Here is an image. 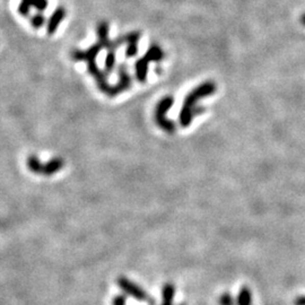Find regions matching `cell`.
Wrapping results in <instances>:
<instances>
[{
  "instance_id": "cell-1",
  "label": "cell",
  "mask_w": 305,
  "mask_h": 305,
  "mask_svg": "<svg viewBox=\"0 0 305 305\" xmlns=\"http://www.w3.org/2000/svg\"><path fill=\"white\" fill-rule=\"evenodd\" d=\"M216 92V84L212 81L201 83L196 88L188 94L183 99L180 114H179V122L183 128H188L191 124L192 120L198 114H201L205 110L201 107H198V102L201 98L213 95Z\"/></svg>"
},
{
  "instance_id": "cell-2",
  "label": "cell",
  "mask_w": 305,
  "mask_h": 305,
  "mask_svg": "<svg viewBox=\"0 0 305 305\" xmlns=\"http://www.w3.org/2000/svg\"><path fill=\"white\" fill-rule=\"evenodd\" d=\"M173 104H174V97L173 96L169 95L162 97L160 101L157 102L154 112V120L157 127L169 134H173L176 129L175 123L166 118V113L170 111Z\"/></svg>"
},
{
  "instance_id": "cell-3",
  "label": "cell",
  "mask_w": 305,
  "mask_h": 305,
  "mask_svg": "<svg viewBox=\"0 0 305 305\" xmlns=\"http://www.w3.org/2000/svg\"><path fill=\"white\" fill-rule=\"evenodd\" d=\"M65 165V162L60 157H56L51 161L46 162L45 164L41 163L35 156L30 157L28 160V166L29 169L32 171L35 174H43V175H52L60 171Z\"/></svg>"
},
{
  "instance_id": "cell-4",
  "label": "cell",
  "mask_w": 305,
  "mask_h": 305,
  "mask_svg": "<svg viewBox=\"0 0 305 305\" xmlns=\"http://www.w3.org/2000/svg\"><path fill=\"white\" fill-rule=\"evenodd\" d=\"M117 284L118 286L122 289L125 294H127V295L133 296L135 299H137V301L146 302L149 305H155V301L148 295V294H147L145 289L143 287H140L139 285H137V284L134 283L133 281H130L129 278L121 276L118 278Z\"/></svg>"
},
{
  "instance_id": "cell-5",
  "label": "cell",
  "mask_w": 305,
  "mask_h": 305,
  "mask_svg": "<svg viewBox=\"0 0 305 305\" xmlns=\"http://www.w3.org/2000/svg\"><path fill=\"white\" fill-rule=\"evenodd\" d=\"M118 83L113 85L111 97L119 95L120 93H123L133 86V78L128 71V66L125 62H121L118 68Z\"/></svg>"
},
{
  "instance_id": "cell-6",
  "label": "cell",
  "mask_w": 305,
  "mask_h": 305,
  "mask_svg": "<svg viewBox=\"0 0 305 305\" xmlns=\"http://www.w3.org/2000/svg\"><path fill=\"white\" fill-rule=\"evenodd\" d=\"M102 50V45L96 42L86 50H73L71 52V59L73 61H85L86 64H89V62L96 61V58Z\"/></svg>"
},
{
  "instance_id": "cell-7",
  "label": "cell",
  "mask_w": 305,
  "mask_h": 305,
  "mask_svg": "<svg viewBox=\"0 0 305 305\" xmlns=\"http://www.w3.org/2000/svg\"><path fill=\"white\" fill-rule=\"evenodd\" d=\"M66 15L67 12L65 7L59 6L55 9V12L52 13L48 20V24H46V32H48V34L52 35L57 32L59 25L64 22V19L66 18Z\"/></svg>"
},
{
  "instance_id": "cell-8",
  "label": "cell",
  "mask_w": 305,
  "mask_h": 305,
  "mask_svg": "<svg viewBox=\"0 0 305 305\" xmlns=\"http://www.w3.org/2000/svg\"><path fill=\"white\" fill-rule=\"evenodd\" d=\"M141 38L140 32H131L125 34V43H127V49H125V57L134 58L138 55V41Z\"/></svg>"
},
{
  "instance_id": "cell-9",
  "label": "cell",
  "mask_w": 305,
  "mask_h": 305,
  "mask_svg": "<svg viewBox=\"0 0 305 305\" xmlns=\"http://www.w3.org/2000/svg\"><path fill=\"white\" fill-rule=\"evenodd\" d=\"M149 60L144 56L139 58L135 64V73L136 78L139 83L144 84L147 81V76H148V67H149Z\"/></svg>"
},
{
  "instance_id": "cell-10",
  "label": "cell",
  "mask_w": 305,
  "mask_h": 305,
  "mask_svg": "<svg viewBox=\"0 0 305 305\" xmlns=\"http://www.w3.org/2000/svg\"><path fill=\"white\" fill-rule=\"evenodd\" d=\"M175 295V286L172 283H166L162 288V304L173 305V299Z\"/></svg>"
},
{
  "instance_id": "cell-11",
  "label": "cell",
  "mask_w": 305,
  "mask_h": 305,
  "mask_svg": "<svg viewBox=\"0 0 305 305\" xmlns=\"http://www.w3.org/2000/svg\"><path fill=\"white\" fill-rule=\"evenodd\" d=\"M150 62H161L164 59V51L157 44H151L144 55Z\"/></svg>"
},
{
  "instance_id": "cell-12",
  "label": "cell",
  "mask_w": 305,
  "mask_h": 305,
  "mask_svg": "<svg viewBox=\"0 0 305 305\" xmlns=\"http://www.w3.org/2000/svg\"><path fill=\"white\" fill-rule=\"evenodd\" d=\"M115 65H117V49H110L104 60V71L108 76L113 72Z\"/></svg>"
},
{
  "instance_id": "cell-13",
  "label": "cell",
  "mask_w": 305,
  "mask_h": 305,
  "mask_svg": "<svg viewBox=\"0 0 305 305\" xmlns=\"http://www.w3.org/2000/svg\"><path fill=\"white\" fill-rule=\"evenodd\" d=\"M236 305H252V293L248 286H242L236 296Z\"/></svg>"
},
{
  "instance_id": "cell-14",
  "label": "cell",
  "mask_w": 305,
  "mask_h": 305,
  "mask_svg": "<svg viewBox=\"0 0 305 305\" xmlns=\"http://www.w3.org/2000/svg\"><path fill=\"white\" fill-rule=\"evenodd\" d=\"M31 7H34L38 12H44V10L48 8L49 2L48 0H25Z\"/></svg>"
},
{
  "instance_id": "cell-15",
  "label": "cell",
  "mask_w": 305,
  "mask_h": 305,
  "mask_svg": "<svg viewBox=\"0 0 305 305\" xmlns=\"http://www.w3.org/2000/svg\"><path fill=\"white\" fill-rule=\"evenodd\" d=\"M44 24H45V17L44 15L41 14L40 12L31 17V25H32L35 30L41 29Z\"/></svg>"
},
{
  "instance_id": "cell-16",
  "label": "cell",
  "mask_w": 305,
  "mask_h": 305,
  "mask_svg": "<svg viewBox=\"0 0 305 305\" xmlns=\"http://www.w3.org/2000/svg\"><path fill=\"white\" fill-rule=\"evenodd\" d=\"M219 305H236V301L228 292L223 293L218 298Z\"/></svg>"
},
{
  "instance_id": "cell-17",
  "label": "cell",
  "mask_w": 305,
  "mask_h": 305,
  "mask_svg": "<svg viewBox=\"0 0 305 305\" xmlns=\"http://www.w3.org/2000/svg\"><path fill=\"white\" fill-rule=\"evenodd\" d=\"M18 13L19 15H22V16H29L30 13H31V6L30 5L25 2V0H22L18 6Z\"/></svg>"
},
{
  "instance_id": "cell-18",
  "label": "cell",
  "mask_w": 305,
  "mask_h": 305,
  "mask_svg": "<svg viewBox=\"0 0 305 305\" xmlns=\"http://www.w3.org/2000/svg\"><path fill=\"white\" fill-rule=\"evenodd\" d=\"M125 303H127L125 295H117L112 299V305H125Z\"/></svg>"
},
{
  "instance_id": "cell-19",
  "label": "cell",
  "mask_w": 305,
  "mask_h": 305,
  "mask_svg": "<svg viewBox=\"0 0 305 305\" xmlns=\"http://www.w3.org/2000/svg\"><path fill=\"white\" fill-rule=\"evenodd\" d=\"M301 23H302L303 25H305V14H303L302 16H301Z\"/></svg>"
},
{
  "instance_id": "cell-20",
  "label": "cell",
  "mask_w": 305,
  "mask_h": 305,
  "mask_svg": "<svg viewBox=\"0 0 305 305\" xmlns=\"http://www.w3.org/2000/svg\"><path fill=\"white\" fill-rule=\"evenodd\" d=\"M179 305H187L186 303H181V304H179Z\"/></svg>"
}]
</instances>
